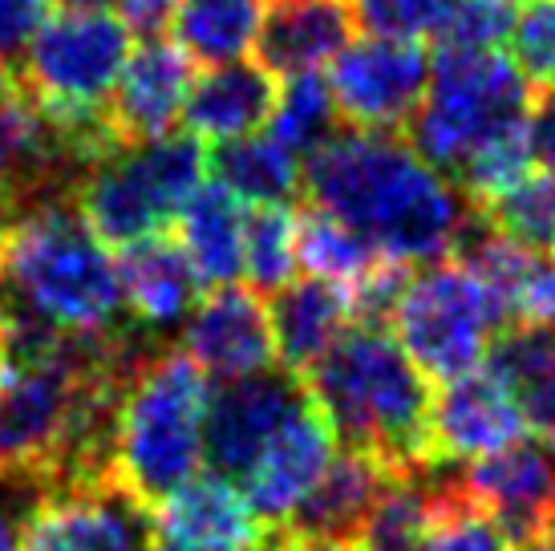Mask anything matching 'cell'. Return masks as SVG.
<instances>
[{
  "mask_svg": "<svg viewBox=\"0 0 555 551\" xmlns=\"http://www.w3.org/2000/svg\"><path fill=\"white\" fill-rule=\"evenodd\" d=\"M305 187L312 207L405 268L454 256L478 223L459 183L393 130H337L305 158Z\"/></svg>",
  "mask_w": 555,
  "mask_h": 551,
  "instance_id": "1",
  "label": "cell"
},
{
  "mask_svg": "<svg viewBox=\"0 0 555 551\" xmlns=\"http://www.w3.org/2000/svg\"><path fill=\"white\" fill-rule=\"evenodd\" d=\"M328 418L340 450H357L389 475H426L430 462V382L386 324L353 321L300 377Z\"/></svg>",
  "mask_w": 555,
  "mask_h": 551,
  "instance_id": "2",
  "label": "cell"
},
{
  "mask_svg": "<svg viewBox=\"0 0 555 551\" xmlns=\"http://www.w3.org/2000/svg\"><path fill=\"white\" fill-rule=\"evenodd\" d=\"M0 312L62 333H122V280L74 200L21 212L0 231Z\"/></svg>",
  "mask_w": 555,
  "mask_h": 551,
  "instance_id": "3",
  "label": "cell"
},
{
  "mask_svg": "<svg viewBox=\"0 0 555 551\" xmlns=\"http://www.w3.org/2000/svg\"><path fill=\"white\" fill-rule=\"evenodd\" d=\"M207 373L183 349H146L114 413L109 483L146 511L199 475Z\"/></svg>",
  "mask_w": 555,
  "mask_h": 551,
  "instance_id": "4",
  "label": "cell"
},
{
  "mask_svg": "<svg viewBox=\"0 0 555 551\" xmlns=\"http://www.w3.org/2000/svg\"><path fill=\"white\" fill-rule=\"evenodd\" d=\"M207 179V151L195 134L118 142L74 187L81 219L102 244L126 247L175 223Z\"/></svg>",
  "mask_w": 555,
  "mask_h": 551,
  "instance_id": "5",
  "label": "cell"
},
{
  "mask_svg": "<svg viewBox=\"0 0 555 551\" xmlns=\"http://www.w3.org/2000/svg\"><path fill=\"white\" fill-rule=\"evenodd\" d=\"M130 49L134 37L114 9H62L46 16L21 57V90L74 134L118 142L106 106Z\"/></svg>",
  "mask_w": 555,
  "mask_h": 551,
  "instance_id": "6",
  "label": "cell"
},
{
  "mask_svg": "<svg viewBox=\"0 0 555 551\" xmlns=\"http://www.w3.org/2000/svg\"><path fill=\"white\" fill-rule=\"evenodd\" d=\"M531 81L499 49L438 46L422 106L405 130L422 158L454 175L475 146L503 126L531 118Z\"/></svg>",
  "mask_w": 555,
  "mask_h": 551,
  "instance_id": "7",
  "label": "cell"
},
{
  "mask_svg": "<svg viewBox=\"0 0 555 551\" xmlns=\"http://www.w3.org/2000/svg\"><path fill=\"white\" fill-rule=\"evenodd\" d=\"M389 324L398 333V345L426 377L454 382L482 366L491 341L507 329V317L491 289L454 256L405 276Z\"/></svg>",
  "mask_w": 555,
  "mask_h": 551,
  "instance_id": "8",
  "label": "cell"
},
{
  "mask_svg": "<svg viewBox=\"0 0 555 551\" xmlns=\"http://www.w3.org/2000/svg\"><path fill=\"white\" fill-rule=\"evenodd\" d=\"M430 81V53L417 41L365 33L333 57L328 90L353 130H405Z\"/></svg>",
  "mask_w": 555,
  "mask_h": 551,
  "instance_id": "9",
  "label": "cell"
},
{
  "mask_svg": "<svg viewBox=\"0 0 555 551\" xmlns=\"http://www.w3.org/2000/svg\"><path fill=\"white\" fill-rule=\"evenodd\" d=\"M151 511L114 483L49 487L21 523V551H146Z\"/></svg>",
  "mask_w": 555,
  "mask_h": 551,
  "instance_id": "10",
  "label": "cell"
},
{
  "mask_svg": "<svg viewBox=\"0 0 555 551\" xmlns=\"http://www.w3.org/2000/svg\"><path fill=\"white\" fill-rule=\"evenodd\" d=\"M333 454H337V434L305 389L300 406L280 422L276 434L256 454V462L247 466V475L240 478V490L263 527H272V531L288 527V520L328 471Z\"/></svg>",
  "mask_w": 555,
  "mask_h": 551,
  "instance_id": "11",
  "label": "cell"
},
{
  "mask_svg": "<svg viewBox=\"0 0 555 551\" xmlns=\"http://www.w3.org/2000/svg\"><path fill=\"white\" fill-rule=\"evenodd\" d=\"M300 398H305V385L284 369L232 377L219 394H211L207 418H203V462L211 466V475L240 487V478L247 475L263 443L300 406Z\"/></svg>",
  "mask_w": 555,
  "mask_h": 551,
  "instance_id": "12",
  "label": "cell"
},
{
  "mask_svg": "<svg viewBox=\"0 0 555 551\" xmlns=\"http://www.w3.org/2000/svg\"><path fill=\"white\" fill-rule=\"evenodd\" d=\"M179 349L216 377H247L276 366V337H272V317L260 292L251 289H216L199 296L183 321Z\"/></svg>",
  "mask_w": 555,
  "mask_h": 551,
  "instance_id": "13",
  "label": "cell"
},
{
  "mask_svg": "<svg viewBox=\"0 0 555 551\" xmlns=\"http://www.w3.org/2000/svg\"><path fill=\"white\" fill-rule=\"evenodd\" d=\"M459 478V487L491 515L511 543L535 536L555 523V450L552 443H519L475 459Z\"/></svg>",
  "mask_w": 555,
  "mask_h": 551,
  "instance_id": "14",
  "label": "cell"
},
{
  "mask_svg": "<svg viewBox=\"0 0 555 551\" xmlns=\"http://www.w3.org/2000/svg\"><path fill=\"white\" fill-rule=\"evenodd\" d=\"M527 422L507 385L487 366L442 385L430 406V462H475L519 443Z\"/></svg>",
  "mask_w": 555,
  "mask_h": 551,
  "instance_id": "15",
  "label": "cell"
},
{
  "mask_svg": "<svg viewBox=\"0 0 555 551\" xmlns=\"http://www.w3.org/2000/svg\"><path fill=\"white\" fill-rule=\"evenodd\" d=\"M195 62L175 41H139L126 57L118 86L109 93V130L118 142H146L183 123Z\"/></svg>",
  "mask_w": 555,
  "mask_h": 551,
  "instance_id": "16",
  "label": "cell"
},
{
  "mask_svg": "<svg viewBox=\"0 0 555 551\" xmlns=\"http://www.w3.org/2000/svg\"><path fill=\"white\" fill-rule=\"evenodd\" d=\"M155 536L195 551H263L272 527H263L244 490L219 475H195L151 511Z\"/></svg>",
  "mask_w": 555,
  "mask_h": 551,
  "instance_id": "17",
  "label": "cell"
},
{
  "mask_svg": "<svg viewBox=\"0 0 555 551\" xmlns=\"http://www.w3.org/2000/svg\"><path fill=\"white\" fill-rule=\"evenodd\" d=\"M353 0H272L256 53L272 77L321 74L353 41Z\"/></svg>",
  "mask_w": 555,
  "mask_h": 551,
  "instance_id": "18",
  "label": "cell"
},
{
  "mask_svg": "<svg viewBox=\"0 0 555 551\" xmlns=\"http://www.w3.org/2000/svg\"><path fill=\"white\" fill-rule=\"evenodd\" d=\"M276 90V77L260 62L244 57V62L211 65L207 74L191 81V93H186V134H195L199 142H216V146L256 134L272 118Z\"/></svg>",
  "mask_w": 555,
  "mask_h": 551,
  "instance_id": "19",
  "label": "cell"
},
{
  "mask_svg": "<svg viewBox=\"0 0 555 551\" xmlns=\"http://www.w3.org/2000/svg\"><path fill=\"white\" fill-rule=\"evenodd\" d=\"M118 280L130 321L142 329H170L191 317L199 305L203 280L175 235H146L139 244H126L118 256Z\"/></svg>",
  "mask_w": 555,
  "mask_h": 551,
  "instance_id": "20",
  "label": "cell"
},
{
  "mask_svg": "<svg viewBox=\"0 0 555 551\" xmlns=\"http://www.w3.org/2000/svg\"><path fill=\"white\" fill-rule=\"evenodd\" d=\"M272 337H276V361L284 373H293L296 382L309 373L324 353L333 349V341L353 324L349 296L324 280H293L272 296Z\"/></svg>",
  "mask_w": 555,
  "mask_h": 551,
  "instance_id": "21",
  "label": "cell"
},
{
  "mask_svg": "<svg viewBox=\"0 0 555 551\" xmlns=\"http://www.w3.org/2000/svg\"><path fill=\"white\" fill-rule=\"evenodd\" d=\"M482 361L507 385L527 430L555 446V324H507Z\"/></svg>",
  "mask_w": 555,
  "mask_h": 551,
  "instance_id": "22",
  "label": "cell"
},
{
  "mask_svg": "<svg viewBox=\"0 0 555 551\" xmlns=\"http://www.w3.org/2000/svg\"><path fill=\"white\" fill-rule=\"evenodd\" d=\"M244 203L219 183H203L179 212L175 240L203 284L228 289L244 276Z\"/></svg>",
  "mask_w": 555,
  "mask_h": 551,
  "instance_id": "23",
  "label": "cell"
},
{
  "mask_svg": "<svg viewBox=\"0 0 555 551\" xmlns=\"http://www.w3.org/2000/svg\"><path fill=\"white\" fill-rule=\"evenodd\" d=\"M389 478L393 475H389L386 466H377L365 454L337 450L333 462H328V471L321 475V483L312 487V495L300 503V511H296L293 520H288V531L357 539Z\"/></svg>",
  "mask_w": 555,
  "mask_h": 551,
  "instance_id": "24",
  "label": "cell"
},
{
  "mask_svg": "<svg viewBox=\"0 0 555 551\" xmlns=\"http://www.w3.org/2000/svg\"><path fill=\"white\" fill-rule=\"evenodd\" d=\"M207 170L223 191L251 207H288L305 187V158H296L272 134H247L219 142L207 154Z\"/></svg>",
  "mask_w": 555,
  "mask_h": 551,
  "instance_id": "25",
  "label": "cell"
},
{
  "mask_svg": "<svg viewBox=\"0 0 555 551\" xmlns=\"http://www.w3.org/2000/svg\"><path fill=\"white\" fill-rule=\"evenodd\" d=\"M272 0H179L175 4V46L195 65L244 62L256 49Z\"/></svg>",
  "mask_w": 555,
  "mask_h": 551,
  "instance_id": "26",
  "label": "cell"
},
{
  "mask_svg": "<svg viewBox=\"0 0 555 551\" xmlns=\"http://www.w3.org/2000/svg\"><path fill=\"white\" fill-rule=\"evenodd\" d=\"M296 260L312 280H324L340 289L349 300L365 289V280L389 264L377 247H370L349 223H340L337 215L321 212V207H305L296 212Z\"/></svg>",
  "mask_w": 555,
  "mask_h": 551,
  "instance_id": "27",
  "label": "cell"
},
{
  "mask_svg": "<svg viewBox=\"0 0 555 551\" xmlns=\"http://www.w3.org/2000/svg\"><path fill=\"white\" fill-rule=\"evenodd\" d=\"M535 167H540V154H535V138H531V118H524V123L503 126V130L487 138L482 146H475V151L463 158V167L454 170L450 179L459 183L466 203H470L475 212H482V207H491L499 195H507L519 179H527Z\"/></svg>",
  "mask_w": 555,
  "mask_h": 551,
  "instance_id": "28",
  "label": "cell"
},
{
  "mask_svg": "<svg viewBox=\"0 0 555 551\" xmlns=\"http://www.w3.org/2000/svg\"><path fill=\"white\" fill-rule=\"evenodd\" d=\"M511 536L459 487L426 471V551H511Z\"/></svg>",
  "mask_w": 555,
  "mask_h": 551,
  "instance_id": "29",
  "label": "cell"
},
{
  "mask_svg": "<svg viewBox=\"0 0 555 551\" xmlns=\"http://www.w3.org/2000/svg\"><path fill=\"white\" fill-rule=\"evenodd\" d=\"M337 102L328 90V77L293 74L276 90V106L268 118V134L284 142L296 158H309L321 142L337 134Z\"/></svg>",
  "mask_w": 555,
  "mask_h": 551,
  "instance_id": "30",
  "label": "cell"
},
{
  "mask_svg": "<svg viewBox=\"0 0 555 551\" xmlns=\"http://www.w3.org/2000/svg\"><path fill=\"white\" fill-rule=\"evenodd\" d=\"M296 212L293 207H251L244 215V276L251 292L276 296L296 280Z\"/></svg>",
  "mask_w": 555,
  "mask_h": 551,
  "instance_id": "31",
  "label": "cell"
},
{
  "mask_svg": "<svg viewBox=\"0 0 555 551\" xmlns=\"http://www.w3.org/2000/svg\"><path fill=\"white\" fill-rule=\"evenodd\" d=\"M478 219L515 244L552 252L555 247V167H535L527 179L482 207Z\"/></svg>",
  "mask_w": 555,
  "mask_h": 551,
  "instance_id": "32",
  "label": "cell"
},
{
  "mask_svg": "<svg viewBox=\"0 0 555 551\" xmlns=\"http://www.w3.org/2000/svg\"><path fill=\"white\" fill-rule=\"evenodd\" d=\"M361 551H426V475H393L361 527Z\"/></svg>",
  "mask_w": 555,
  "mask_h": 551,
  "instance_id": "33",
  "label": "cell"
},
{
  "mask_svg": "<svg viewBox=\"0 0 555 551\" xmlns=\"http://www.w3.org/2000/svg\"><path fill=\"white\" fill-rule=\"evenodd\" d=\"M463 0H353L357 25H365L377 37H401V41H426L442 37L450 16Z\"/></svg>",
  "mask_w": 555,
  "mask_h": 551,
  "instance_id": "34",
  "label": "cell"
},
{
  "mask_svg": "<svg viewBox=\"0 0 555 551\" xmlns=\"http://www.w3.org/2000/svg\"><path fill=\"white\" fill-rule=\"evenodd\" d=\"M507 46L511 62L531 81V90L555 86V0H519Z\"/></svg>",
  "mask_w": 555,
  "mask_h": 551,
  "instance_id": "35",
  "label": "cell"
},
{
  "mask_svg": "<svg viewBox=\"0 0 555 551\" xmlns=\"http://www.w3.org/2000/svg\"><path fill=\"white\" fill-rule=\"evenodd\" d=\"M515 13H519V0H463L459 13L450 16L447 33L438 37V46H466V49L507 46Z\"/></svg>",
  "mask_w": 555,
  "mask_h": 551,
  "instance_id": "36",
  "label": "cell"
},
{
  "mask_svg": "<svg viewBox=\"0 0 555 551\" xmlns=\"http://www.w3.org/2000/svg\"><path fill=\"white\" fill-rule=\"evenodd\" d=\"M511 324H555V256L531 252L511 292Z\"/></svg>",
  "mask_w": 555,
  "mask_h": 551,
  "instance_id": "37",
  "label": "cell"
},
{
  "mask_svg": "<svg viewBox=\"0 0 555 551\" xmlns=\"http://www.w3.org/2000/svg\"><path fill=\"white\" fill-rule=\"evenodd\" d=\"M49 16V0H0V69L21 65Z\"/></svg>",
  "mask_w": 555,
  "mask_h": 551,
  "instance_id": "38",
  "label": "cell"
},
{
  "mask_svg": "<svg viewBox=\"0 0 555 551\" xmlns=\"http://www.w3.org/2000/svg\"><path fill=\"white\" fill-rule=\"evenodd\" d=\"M175 4H179V0H114V16L122 21L130 37L155 41V37H163V33L170 29Z\"/></svg>",
  "mask_w": 555,
  "mask_h": 551,
  "instance_id": "39",
  "label": "cell"
},
{
  "mask_svg": "<svg viewBox=\"0 0 555 551\" xmlns=\"http://www.w3.org/2000/svg\"><path fill=\"white\" fill-rule=\"evenodd\" d=\"M263 551H361V539L345 536H305V531H276Z\"/></svg>",
  "mask_w": 555,
  "mask_h": 551,
  "instance_id": "40",
  "label": "cell"
},
{
  "mask_svg": "<svg viewBox=\"0 0 555 551\" xmlns=\"http://www.w3.org/2000/svg\"><path fill=\"white\" fill-rule=\"evenodd\" d=\"M531 138L543 167H555V86H547L543 102L531 110Z\"/></svg>",
  "mask_w": 555,
  "mask_h": 551,
  "instance_id": "41",
  "label": "cell"
},
{
  "mask_svg": "<svg viewBox=\"0 0 555 551\" xmlns=\"http://www.w3.org/2000/svg\"><path fill=\"white\" fill-rule=\"evenodd\" d=\"M0 551H21V523L4 507H0Z\"/></svg>",
  "mask_w": 555,
  "mask_h": 551,
  "instance_id": "42",
  "label": "cell"
},
{
  "mask_svg": "<svg viewBox=\"0 0 555 551\" xmlns=\"http://www.w3.org/2000/svg\"><path fill=\"white\" fill-rule=\"evenodd\" d=\"M511 551H555V523H547L543 531H535V536L519 539Z\"/></svg>",
  "mask_w": 555,
  "mask_h": 551,
  "instance_id": "43",
  "label": "cell"
},
{
  "mask_svg": "<svg viewBox=\"0 0 555 551\" xmlns=\"http://www.w3.org/2000/svg\"><path fill=\"white\" fill-rule=\"evenodd\" d=\"M13 77H9V69H0V106H4V102H9V98H13Z\"/></svg>",
  "mask_w": 555,
  "mask_h": 551,
  "instance_id": "44",
  "label": "cell"
},
{
  "mask_svg": "<svg viewBox=\"0 0 555 551\" xmlns=\"http://www.w3.org/2000/svg\"><path fill=\"white\" fill-rule=\"evenodd\" d=\"M62 9H102L106 0H57Z\"/></svg>",
  "mask_w": 555,
  "mask_h": 551,
  "instance_id": "45",
  "label": "cell"
}]
</instances>
